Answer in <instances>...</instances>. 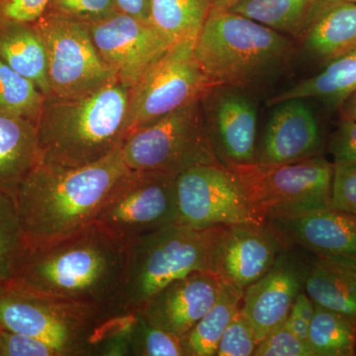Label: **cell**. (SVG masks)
I'll list each match as a JSON object with an SVG mask.
<instances>
[{
  "instance_id": "obj_1",
  "label": "cell",
  "mask_w": 356,
  "mask_h": 356,
  "mask_svg": "<svg viewBox=\"0 0 356 356\" xmlns=\"http://www.w3.org/2000/svg\"><path fill=\"white\" fill-rule=\"evenodd\" d=\"M127 245L99 222L69 236L28 245L11 284L97 310L118 307Z\"/></svg>"
},
{
  "instance_id": "obj_2",
  "label": "cell",
  "mask_w": 356,
  "mask_h": 356,
  "mask_svg": "<svg viewBox=\"0 0 356 356\" xmlns=\"http://www.w3.org/2000/svg\"><path fill=\"white\" fill-rule=\"evenodd\" d=\"M130 170L121 147L79 168L40 163L15 196L28 245L69 236L95 222L110 192Z\"/></svg>"
},
{
  "instance_id": "obj_3",
  "label": "cell",
  "mask_w": 356,
  "mask_h": 356,
  "mask_svg": "<svg viewBox=\"0 0 356 356\" xmlns=\"http://www.w3.org/2000/svg\"><path fill=\"white\" fill-rule=\"evenodd\" d=\"M129 99L117 79L76 97H46L36 124L40 163L79 168L113 153L127 138Z\"/></svg>"
},
{
  "instance_id": "obj_4",
  "label": "cell",
  "mask_w": 356,
  "mask_h": 356,
  "mask_svg": "<svg viewBox=\"0 0 356 356\" xmlns=\"http://www.w3.org/2000/svg\"><path fill=\"white\" fill-rule=\"evenodd\" d=\"M295 50L286 35L220 8H211L194 44L195 57L213 86L245 89L280 74Z\"/></svg>"
},
{
  "instance_id": "obj_5",
  "label": "cell",
  "mask_w": 356,
  "mask_h": 356,
  "mask_svg": "<svg viewBox=\"0 0 356 356\" xmlns=\"http://www.w3.org/2000/svg\"><path fill=\"white\" fill-rule=\"evenodd\" d=\"M225 228L172 224L128 243L118 296L120 310L127 314L140 311L159 290L192 273L216 274L218 248Z\"/></svg>"
},
{
  "instance_id": "obj_6",
  "label": "cell",
  "mask_w": 356,
  "mask_h": 356,
  "mask_svg": "<svg viewBox=\"0 0 356 356\" xmlns=\"http://www.w3.org/2000/svg\"><path fill=\"white\" fill-rule=\"evenodd\" d=\"M118 315L0 285V327L41 339L57 356L99 355L103 330Z\"/></svg>"
},
{
  "instance_id": "obj_7",
  "label": "cell",
  "mask_w": 356,
  "mask_h": 356,
  "mask_svg": "<svg viewBox=\"0 0 356 356\" xmlns=\"http://www.w3.org/2000/svg\"><path fill=\"white\" fill-rule=\"evenodd\" d=\"M121 151L129 170L139 172L178 175L193 166L219 163L204 124L201 99L134 131Z\"/></svg>"
},
{
  "instance_id": "obj_8",
  "label": "cell",
  "mask_w": 356,
  "mask_h": 356,
  "mask_svg": "<svg viewBox=\"0 0 356 356\" xmlns=\"http://www.w3.org/2000/svg\"><path fill=\"white\" fill-rule=\"evenodd\" d=\"M229 170L238 177L262 221L331 206L334 163L322 156L284 165L254 163Z\"/></svg>"
},
{
  "instance_id": "obj_9",
  "label": "cell",
  "mask_w": 356,
  "mask_h": 356,
  "mask_svg": "<svg viewBox=\"0 0 356 356\" xmlns=\"http://www.w3.org/2000/svg\"><path fill=\"white\" fill-rule=\"evenodd\" d=\"M195 39L172 44L130 88L127 137L134 131L184 105L212 88L194 51Z\"/></svg>"
},
{
  "instance_id": "obj_10",
  "label": "cell",
  "mask_w": 356,
  "mask_h": 356,
  "mask_svg": "<svg viewBox=\"0 0 356 356\" xmlns=\"http://www.w3.org/2000/svg\"><path fill=\"white\" fill-rule=\"evenodd\" d=\"M177 177L170 173L130 170L110 192L95 222L126 245L175 224Z\"/></svg>"
},
{
  "instance_id": "obj_11",
  "label": "cell",
  "mask_w": 356,
  "mask_h": 356,
  "mask_svg": "<svg viewBox=\"0 0 356 356\" xmlns=\"http://www.w3.org/2000/svg\"><path fill=\"white\" fill-rule=\"evenodd\" d=\"M35 23L46 47L50 96L76 97L116 81L88 24L46 13Z\"/></svg>"
},
{
  "instance_id": "obj_12",
  "label": "cell",
  "mask_w": 356,
  "mask_h": 356,
  "mask_svg": "<svg viewBox=\"0 0 356 356\" xmlns=\"http://www.w3.org/2000/svg\"><path fill=\"white\" fill-rule=\"evenodd\" d=\"M175 224L192 228L264 222L252 209L235 173L222 163L193 166L177 177Z\"/></svg>"
},
{
  "instance_id": "obj_13",
  "label": "cell",
  "mask_w": 356,
  "mask_h": 356,
  "mask_svg": "<svg viewBox=\"0 0 356 356\" xmlns=\"http://www.w3.org/2000/svg\"><path fill=\"white\" fill-rule=\"evenodd\" d=\"M201 108L219 163L228 168L254 163L257 105L247 89L213 86L201 98Z\"/></svg>"
},
{
  "instance_id": "obj_14",
  "label": "cell",
  "mask_w": 356,
  "mask_h": 356,
  "mask_svg": "<svg viewBox=\"0 0 356 356\" xmlns=\"http://www.w3.org/2000/svg\"><path fill=\"white\" fill-rule=\"evenodd\" d=\"M97 51L117 81L131 88L172 44L151 24L117 11L88 24Z\"/></svg>"
},
{
  "instance_id": "obj_15",
  "label": "cell",
  "mask_w": 356,
  "mask_h": 356,
  "mask_svg": "<svg viewBox=\"0 0 356 356\" xmlns=\"http://www.w3.org/2000/svg\"><path fill=\"white\" fill-rule=\"evenodd\" d=\"M308 264L293 248L283 250L273 267L243 291L241 311L259 343L284 325L295 300L304 290Z\"/></svg>"
},
{
  "instance_id": "obj_16",
  "label": "cell",
  "mask_w": 356,
  "mask_h": 356,
  "mask_svg": "<svg viewBox=\"0 0 356 356\" xmlns=\"http://www.w3.org/2000/svg\"><path fill=\"white\" fill-rule=\"evenodd\" d=\"M266 222L284 250L303 248L316 257L356 259V215L330 206Z\"/></svg>"
},
{
  "instance_id": "obj_17",
  "label": "cell",
  "mask_w": 356,
  "mask_h": 356,
  "mask_svg": "<svg viewBox=\"0 0 356 356\" xmlns=\"http://www.w3.org/2000/svg\"><path fill=\"white\" fill-rule=\"evenodd\" d=\"M283 250L266 221L226 226L218 248L216 274L243 292L273 267Z\"/></svg>"
},
{
  "instance_id": "obj_18",
  "label": "cell",
  "mask_w": 356,
  "mask_h": 356,
  "mask_svg": "<svg viewBox=\"0 0 356 356\" xmlns=\"http://www.w3.org/2000/svg\"><path fill=\"white\" fill-rule=\"evenodd\" d=\"M221 283L216 274L192 273L159 290L138 312L151 324L182 339L215 303Z\"/></svg>"
},
{
  "instance_id": "obj_19",
  "label": "cell",
  "mask_w": 356,
  "mask_h": 356,
  "mask_svg": "<svg viewBox=\"0 0 356 356\" xmlns=\"http://www.w3.org/2000/svg\"><path fill=\"white\" fill-rule=\"evenodd\" d=\"M321 147L322 137L313 110L305 99H288L274 105L255 163H296L318 156Z\"/></svg>"
},
{
  "instance_id": "obj_20",
  "label": "cell",
  "mask_w": 356,
  "mask_h": 356,
  "mask_svg": "<svg viewBox=\"0 0 356 356\" xmlns=\"http://www.w3.org/2000/svg\"><path fill=\"white\" fill-rule=\"evenodd\" d=\"M299 48L313 62L330 64L356 49V2L315 0L297 38Z\"/></svg>"
},
{
  "instance_id": "obj_21",
  "label": "cell",
  "mask_w": 356,
  "mask_h": 356,
  "mask_svg": "<svg viewBox=\"0 0 356 356\" xmlns=\"http://www.w3.org/2000/svg\"><path fill=\"white\" fill-rule=\"evenodd\" d=\"M40 163L36 124L0 110V191L15 199L21 184Z\"/></svg>"
},
{
  "instance_id": "obj_22",
  "label": "cell",
  "mask_w": 356,
  "mask_h": 356,
  "mask_svg": "<svg viewBox=\"0 0 356 356\" xmlns=\"http://www.w3.org/2000/svg\"><path fill=\"white\" fill-rule=\"evenodd\" d=\"M304 291L315 305L356 322V259L316 257L308 264Z\"/></svg>"
},
{
  "instance_id": "obj_23",
  "label": "cell",
  "mask_w": 356,
  "mask_h": 356,
  "mask_svg": "<svg viewBox=\"0 0 356 356\" xmlns=\"http://www.w3.org/2000/svg\"><path fill=\"white\" fill-rule=\"evenodd\" d=\"M0 58L36 84L46 97L51 95L46 47L36 23L0 24Z\"/></svg>"
},
{
  "instance_id": "obj_24",
  "label": "cell",
  "mask_w": 356,
  "mask_h": 356,
  "mask_svg": "<svg viewBox=\"0 0 356 356\" xmlns=\"http://www.w3.org/2000/svg\"><path fill=\"white\" fill-rule=\"evenodd\" d=\"M356 90V49L325 65L315 76L308 77L283 91L268 102L277 103L294 98H314L331 109H339L344 100Z\"/></svg>"
},
{
  "instance_id": "obj_25",
  "label": "cell",
  "mask_w": 356,
  "mask_h": 356,
  "mask_svg": "<svg viewBox=\"0 0 356 356\" xmlns=\"http://www.w3.org/2000/svg\"><path fill=\"white\" fill-rule=\"evenodd\" d=\"M243 295L233 284L222 280L215 303L182 337L186 356H216L222 334L242 308Z\"/></svg>"
},
{
  "instance_id": "obj_26",
  "label": "cell",
  "mask_w": 356,
  "mask_h": 356,
  "mask_svg": "<svg viewBox=\"0 0 356 356\" xmlns=\"http://www.w3.org/2000/svg\"><path fill=\"white\" fill-rule=\"evenodd\" d=\"M211 8L210 0H151L149 22L170 44L196 39Z\"/></svg>"
},
{
  "instance_id": "obj_27",
  "label": "cell",
  "mask_w": 356,
  "mask_h": 356,
  "mask_svg": "<svg viewBox=\"0 0 356 356\" xmlns=\"http://www.w3.org/2000/svg\"><path fill=\"white\" fill-rule=\"evenodd\" d=\"M307 343L312 356L356 355V322L343 314L315 305Z\"/></svg>"
},
{
  "instance_id": "obj_28",
  "label": "cell",
  "mask_w": 356,
  "mask_h": 356,
  "mask_svg": "<svg viewBox=\"0 0 356 356\" xmlns=\"http://www.w3.org/2000/svg\"><path fill=\"white\" fill-rule=\"evenodd\" d=\"M315 0H240L229 10L296 39Z\"/></svg>"
},
{
  "instance_id": "obj_29",
  "label": "cell",
  "mask_w": 356,
  "mask_h": 356,
  "mask_svg": "<svg viewBox=\"0 0 356 356\" xmlns=\"http://www.w3.org/2000/svg\"><path fill=\"white\" fill-rule=\"evenodd\" d=\"M27 247L15 199L0 191V285L15 277Z\"/></svg>"
},
{
  "instance_id": "obj_30",
  "label": "cell",
  "mask_w": 356,
  "mask_h": 356,
  "mask_svg": "<svg viewBox=\"0 0 356 356\" xmlns=\"http://www.w3.org/2000/svg\"><path fill=\"white\" fill-rule=\"evenodd\" d=\"M46 96L0 58V110L37 124Z\"/></svg>"
},
{
  "instance_id": "obj_31",
  "label": "cell",
  "mask_w": 356,
  "mask_h": 356,
  "mask_svg": "<svg viewBox=\"0 0 356 356\" xmlns=\"http://www.w3.org/2000/svg\"><path fill=\"white\" fill-rule=\"evenodd\" d=\"M131 355L186 356L181 337L156 327L139 312L131 332Z\"/></svg>"
},
{
  "instance_id": "obj_32",
  "label": "cell",
  "mask_w": 356,
  "mask_h": 356,
  "mask_svg": "<svg viewBox=\"0 0 356 356\" xmlns=\"http://www.w3.org/2000/svg\"><path fill=\"white\" fill-rule=\"evenodd\" d=\"M46 13L90 24L117 13L114 0H51Z\"/></svg>"
},
{
  "instance_id": "obj_33",
  "label": "cell",
  "mask_w": 356,
  "mask_h": 356,
  "mask_svg": "<svg viewBox=\"0 0 356 356\" xmlns=\"http://www.w3.org/2000/svg\"><path fill=\"white\" fill-rule=\"evenodd\" d=\"M257 343L252 325L240 310L222 334L216 356H252Z\"/></svg>"
},
{
  "instance_id": "obj_34",
  "label": "cell",
  "mask_w": 356,
  "mask_h": 356,
  "mask_svg": "<svg viewBox=\"0 0 356 356\" xmlns=\"http://www.w3.org/2000/svg\"><path fill=\"white\" fill-rule=\"evenodd\" d=\"M330 205L356 215V163H334Z\"/></svg>"
},
{
  "instance_id": "obj_35",
  "label": "cell",
  "mask_w": 356,
  "mask_h": 356,
  "mask_svg": "<svg viewBox=\"0 0 356 356\" xmlns=\"http://www.w3.org/2000/svg\"><path fill=\"white\" fill-rule=\"evenodd\" d=\"M254 356H312L308 343L284 325L257 343Z\"/></svg>"
},
{
  "instance_id": "obj_36",
  "label": "cell",
  "mask_w": 356,
  "mask_h": 356,
  "mask_svg": "<svg viewBox=\"0 0 356 356\" xmlns=\"http://www.w3.org/2000/svg\"><path fill=\"white\" fill-rule=\"evenodd\" d=\"M0 356H57L41 339L0 327Z\"/></svg>"
},
{
  "instance_id": "obj_37",
  "label": "cell",
  "mask_w": 356,
  "mask_h": 356,
  "mask_svg": "<svg viewBox=\"0 0 356 356\" xmlns=\"http://www.w3.org/2000/svg\"><path fill=\"white\" fill-rule=\"evenodd\" d=\"M51 0H0V24L35 22L46 11Z\"/></svg>"
},
{
  "instance_id": "obj_38",
  "label": "cell",
  "mask_w": 356,
  "mask_h": 356,
  "mask_svg": "<svg viewBox=\"0 0 356 356\" xmlns=\"http://www.w3.org/2000/svg\"><path fill=\"white\" fill-rule=\"evenodd\" d=\"M334 163H356V122L339 119L330 144Z\"/></svg>"
},
{
  "instance_id": "obj_39",
  "label": "cell",
  "mask_w": 356,
  "mask_h": 356,
  "mask_svg": "<svg viewBox=\"0 0 356 356\" xmlns=\"http://www.w3.org/2000/svg\"><path fill=\"white\" fill-rule=\"evenodd\" d=\"M315 311V304L306 292L302 291L295 300L284 325L299 339L307 341L309 327Z\"/></svg>"
},
{
  "instance_id": "obj_40",
  "label": "cell",
  "mask_w": 356,
  "mask_h": 356,
  "mask_svg": "<svg viewBox=\"0 0 356 356\" xmlns=\"http://www.w3.org/2000/svg\"><path fill=\"white\" fill-rule=\"evenodd\" d=\"M114 3L118 13L149 22L151 0H114Z\"/></svg>"
},
{
  "instance_id": "obj_41",
  "label": "cell",
  "mask_w": 356,
  "mask_h": 356,
  "mask_svg": "<svg viewBox=\"0 0 356 356\" xmlns=\"http://www.w3.org/2000/svg\"><path fill=\"white\" fill-rule=\"evenodd\" d=\"M339 119L356 122V90L339 107Z\"/></svg>"
},
{
  "instance_id": "obj_42",
  "label": "cell",
  "mask_w": 356,
  "mask_h": 356,
  "mask_svg": "<svg viewBox=\"0 0 356 356\" xmlns=\"http://www.w3.org/2000/svg\"><path fill=\"white\" fill-rule=\"evenodd\" d=\"M240 0H210L212 8L229 9Z\"/></svg>"
},
{
  "instance_id": "obj_43",
  "label": "cell",
  "mask_w": 356,
  "mask_h": 356,
  "mask_svg": "<svg viewBox=\"0 0 356 356\" xmlns=\"http://www.w3.org/2000/svg\"><path fill=\"white\" fill-rule=\"evenodd\" d=\"M353 1H355L356 2V0H353Z\"/></svg>"
}]
</instances>
